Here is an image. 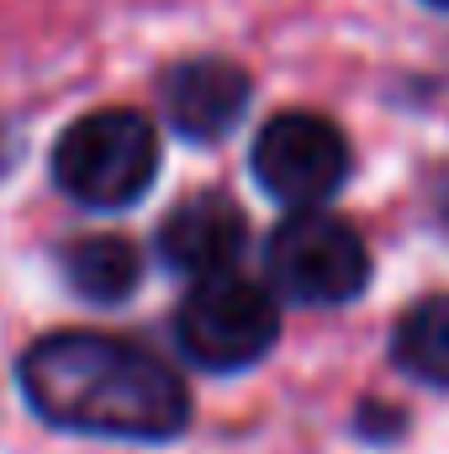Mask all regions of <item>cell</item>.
I'll use <instances>...</instances> for the list:
<instances>
[{"label": "cell", "instance_id": "obj_2", "mask_svg": "<svg viewBox=\"0 0 449 454\" xmlns=\"http://www.w3.org/2000/svg\"><path fill=\"white\" fill-rule=\"evenodd\" d=\"M159 175V132L143 112L106 106L64 127L53 143V180L91 212H122L148 196Z\"/></svg>", "mask_w": 449, "mask_h": 454}, {"label": "cell", "instance_id": "obj_1", "mask_svg": "<svg viewBox=\"0 0 449 454\" xmlns=\"http://www.w3.org/2000/svg\"><path fill=\"white\" fill-rule=\"evenodd\" d=\"M27 407L69 434L164 444L191 418L185 380L143 343L112 333H48L21 359Z\"/></svg>", "mask_w": 449, "mask_h": 454}, {"label": "cell", "instance_id": "obj_5", "mask_svg": "<svg viewBox=\"0 0 449 454\" xmlns=\"http://www.w3.org/2000/svg\"><path fill=\"white\" fill-rule=\"evenodd\" d=\"M248 164L270 201L291 212L323 207L349 180V137L318 112H280L259 127Z\"/></svg>", "mask_w": 449, "mask_h": 454}, {"label": "cell", "instance_id": "obj_8", "mask_svg": "<svg viewBox=\"0 0 449 454\" xmlns=\"http://www.w3.org/2000/svg\"><path fill=\"white\" fill-rule=\"evenodd\" d=\"M64 280H69L75 296L112 307V301H127V296L138 291V280H143V254H138L132 238H112V232L80 238V243L64 248Z\"/></svg>", "mask_w": 449, "mask_h": 454}, {"label": "cell", "instance_id": "obj_10", "mask_svg": "<svg viewBox=\"0 0 449 454\" xmlns=\"http://www.w3.org/2000/svg\"><path fill=\"white\" fill-rule=\"evenodd\" d=\"M429 5H439V11H449V0H429Z\"/></svg>", "mask_w": 449, "mask_h": 454}, {"label": "cell", "instance_id": "obj_3", "mask_svg": "<svg viewBox=\"0 0 449 454\" xmlns=\"http://www.w3.org/2000/svg\"><path fill=\"white\" fill-rule=\"evenodd\" d=\"M280 339V301L264 280H248L238 270L207 275L185 291L175 312V343L196 370L232 375L259 364Z\"/></svg>", "mask_w": 449, "mask_h": 454}, {"label": "cell", "instance_id": "obj_9", "mask_svg": "<svg viewBox=\"0 0 449 454\" xmlns=\"http://www.w3.org/2000/svg\"><path fill=\"white\" fill-rule=\"evenodd\" d=\"M391 359L423 386H449V296H423L402 312L391 333Z\"/></svg>", "mask_w": 449, "mask_h": 454}, {"label": "cell", "instance_id": "obj_6", "mask_svg": "<svg viewBox=\"0 0 449 454\" xmlns=\"http://www.w3.org/2000/svg\"><path fill=\"white\" fill-rule=\"evenodd\" d=\"M248 74L227 59H185L164 74V116L191 143L227 137L248 112Z\"/></svg>", "mask_w": 449, "mask_h": 454}, {"label": "cell", "instance_id": "obj_7", "mask_svg": "<svg viewBox=\"0 0 449 454\" xmlns=\"http://www.w3.org/2000/svg\"><path fill=\"white\" fill-rule=\"evenodd\" d=\"M248 248V223L223 196H191L159 223V259L191 280L223 275Z\"/></svg>", "mask_w": 449, "mask_h": 454}, {"label": "cell", "instance_id": "obj_4", "mask_svg": "<svg viewBox=\"0 0 449 454\" xmlns=\"http://www.w3.org/2000/svg\"><path fill=\"white\" fill-rule=\"evenodd\" d=\"M264 275H270V291L286 301L338 307L365 291L370 248L343 217L323 212V207H302V212H286L280 227L270 232Z\"/></svg>", "mask_w": 449, "mask_h": 454}]
</instances>
